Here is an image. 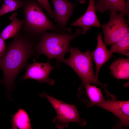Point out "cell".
Returning <instances> with one entry per match:
<instances>
[{"mask_svg": "<svg viewBox=\"0 0 129 129\" xmlns=\"http://www.w3.org/2000/svg\"><path fill=\"white\" fill-rule=\"evenodd\" d=\"M36 55L35 47L27 38L18 34L0 57V68L3 77L2 84L8 96L15 86L16 78L20 72L27 68L29 60Z\"/></svg>", "mask_w": 129, "mask_h": 129, "instance_id": "obj_1", "label": "cell"}, {"mask_svg": "<svg viewBox=\"0 0 129 129\" xmlns=\"http://www.w3.org/2000/svg\"><path fill=\"white\" fill-rule=\"evenodd\" d=\"M70 55L69 58L64 57L57 59L56 63H64L71 68L76 72L82 81V85L79 90L82 89L85 84L91 83L102 87L108 95L110 93L107 90L106 86L100 83L97 79L93 71L92 52L87 50L81 52L77 48L70 46Z\"/></svg>", "mask_w": 129, "mask_h": 129, "instance_id": "obj_2", "label": "cell"}, {"mask_svg": "<svg viewBox=\"0 0 129 129\" xmlns=\"http://www.w3.org/2000/svg\"><path fill=\"white\" fill-rule=\"evenodd\" d=\"M81 31V29H78L75 33L71 34L44 32L35 46L36 55L44 54L49 60L64 57L66 53L70 52V42Z\"/></svg>", "mask_w": 129, "mask_h": 129, "instance_id": "obj_3", "label": "cell"}, {"mask_svg": "<svg viewBox=\"0 0 129 129\" xmlns=\"http://www.w3.org/2000/svg\"><path fill=\"white\" fill-rule=\"evenodd\" d=\"M24 22L32 32L39 35L47 30H58L57 27L44 13L40 5L33 1L24 3Z\"/></svg>", "mask_w": 129, "mask_h": 129, "instance_id": "obj_4", "label": "cell"}, {"mask_svg": "<svg viewBox=\"0 0 129 129\" xmlns=\"http://www.w3.org/2000/svg\"><path fill=\"white\" fill-rule=\"evenodd\" d=\"M42 97L46 98L55 110L56 116L53 121L57 128L62 129L68 127L70 122H75L81 126L85 125L86 122L80 117L78 111L74 105L68 104L51 97L43 92L40 94Z\"/></svg>", "mask_w": 129, "mask_h": 129, "instance_id": "obj_5", "label": "cell"}, {"mask_svg": "<svg viewBox=\"0 0 129 129\" xmlns=\"http://www.w3.org/2000/svg\"><path fill=\"white\" fill-rule=\"evenodd\" d=\"M124 15L122 12L111 11L108 22L101 26L106 46L117 42L129 32L128 21L125 19Z\"/></svg>", "mask_w": 129, "mask_h": 129, "instance_id": "obj_6", "label": "cell"}, {"mask_svg": "<svg viewBox=\"0 0 129 129\" xmlns=\"http://www.w3.org/2000/svg\"><path fill=\"white\" fill-rule=\"evenodd\" d=\"M97 106L113 113L118 117L119 122L115 128H122L129 125V101L107 100L102 103L96 105Z\"/></svg>", "mask_w": 129, "mask_h": 129, "instance_id": "obj_7", "label": "cell"}, {"mask_svg": "<svg viewBox=\"0 0 129 129\" xmlns=\"http://www.w3.org/2000/svg\"><path fill=\"white\" fill-rule=\"evenodd\" d=\"M55 68L49 62L40 63L37 62L34 59L33 63L29 65L27 68L25 75L22 79L25 80L32 79L41 83L52 85L54 83L55 81L49 78V76L51 71Z\"/></svg>", "mask_w": 129, "mask_h": 129, "instance_id": "obj_8", "label": "cell"}, {"mask_svg": "<svg viewBox=\"0 0 129 129\" xmlns=\"http://www.w3.org/2000/svg\"><path fill=\"white\" fill-rule=\"evenodd\" d=\"M89 4L85 13L76 20L72 22L71 25L79 27L82 29L81 33L86 34L92 27L98 28L101 25L96 12L95 0H88Z\"/></svg>", "mask_w": 129, "mask_h": 129, "instance_id": "obj_9", "label": "cell"}, {"mask_svg": "<svg viewBox=\"0 0 129 129\" xmlns=\"http://www.w3.org/2000/svg\"><path fill=\"white\" fill-rule=\"evenodd\" d=\"M52 0L54 8L53 18L59 25L64 29L73 12L74 4L67 0Z\"/></svg>", "mask_w": 129, "mask_h": 129, "instance_id": "obj_10", "label": "cell"}, {"mask_svg": "<svg viewBox=\"0 0 129 129\" xmlns=\"http://www.w3.org/2000/svg\"><path fill=\"white\" fill-rule=\"evenodd\" d=\"M97 40L96 48L92 53L93 59L94 60L96 66L95 75L98 79V73L101 67L109 59L112 53L106 48L101 34H99L97 35Z\"/></svg>", "mask_w": 129, "mask_h": 129, "instance_id": "obj_11", "label": "cell"}, {"mask_svg": "<svg viewBox=\"0 0 129 129\" xmlns=\"http://www.w3.org/2000/svg\"><path fill=\"white\" fill-rule=\"evenodd\" d=\"M96 11L101 13L109 10L119 11L129 16V10L127 8L125 0H98L95 3Z\"/></svg>", "mask_w": 129, "mask_h": 129, "instance_id": "obj_12", "label": "cell"}, {"mask_svg": "<svg viewBox=\"0 0 129 129\" xmlns=\"http://www.w3.org/2000/svg\"><path fill=\"white\" fill-rule=\"evenodd\" d=\"M110 69L113 75L117 79H129V58L119 59L111 65Z\"/></svg>", "mask_w": 129, "mask_h": 129, "instance_id": "obj_13", "label": "cell"}, {"mask_svg": "<svg viewBox=\"0 0 129 129\" xmlns=\"http://www.w3.org/2000/svg\"><path fill=\"white\" fill-rule=\"evenodd\" d=\"M12 129H32L29 116L24 109L19 108L17 112L11 115Z\"/></svg>", "mask_w": 129, "mask_h": 129, "instance_id": "obj_14", "label": "cell"}, {"mask_svg": "<svg viewBox=\"0 0 129 129\" xmlns=\"http://www.w3.org/2000/svg\"><path fill=\"white\" fill-rule=\"evenodd\" d=\"M17 14L13 13L9 17L11 23L1 32L0 37L4 40L15 37L18 34L24 21L20 20L17 17Z\"/></svg>", "mask_w": 129, "mask_h": 129, "instance_id": "obj_15", "label": "cell"}, {"mask_svg": "<svg viewBox=\"0 0 129 129\" xmlns=\"http://www.w3.org/2000/svg\"><path fill=\"white\" fill-rule=\"evenodd\" d=\"M84 86L86 89V93L89 99L87 102L88 107H91L105 102V100L100 89L91 85L89 83L85 84Z\"/></svg>", "mask_w": 129, "mask_h": 129, "instance_id": "obj_16", "label": "cell"}, {"mask_svg": "<svg viewBox=\"0 0 129 129\" xmlns=\"http://www.w3.org/2000/svg\"><path fill=\"white\" fill-rule=\"evenodd\" d=\"M110 51L129 56V32L120 40L112 44Z\"/></svg>", "mask_w": 129, "mask_h": 129, "instance_id": "obj_17", "label": "cell"}, {"mask_svg": "<svg viewBox=\"0 0 129 129\" xmlns=\"http://www.w3.org/2000/svg\"><path fill=\"white\" fill-rule=\"evenodd\" d=\"M3 3L7 5L14 11L24 6V2L20 0H4Z\"/></svg>", "mask_w": 129, "mask_h": 129, "instance_id": "obj_18", "label": "cell"}, {"mask_svg": "<svg viewBox=\"0 0 129 129\" xmlns=\"http://www.w3.org/2000/svg\"><path fill=\"white\" fill-rule=\"evenodd\" d=\"M41 6L47 12L49 16L54 17L53 11L50 5L48 0H36Z\"/></svg>", "mask_w": 129, "mask_h": 129, "instance_id": "obj_19", "label": "cell"}, {"mask_svg": "<svg viewBox=\"0 0 129 129\" xmlns=\"http://www.w3.org/2000/svg\"><path fill=\"white\" fill-rule=\"evenodd\" d=\"M13 11L12 9L8 6L3 3L0 9V17L2 15Z\"/></svg>", "mask_w": 129, "mask_h": 129, "instance_id": "obj_20", "label": "cell"}, {"mask_svg": "<svg viewBox=\"0 0 129 129\" xmlns=\"http://www.w3.org/2000/svg\"><path fill=\"white\" fill-rule=\"evenodd\" d=\"M6 50L5 40L0 37V57L4 54Z\"/></svg>", "mask_w": 129, "mask_h": 129, "instance_id": "obj_21", "label": "cell"}, {"mask_svg": "<svg viewBox=\"0 0 129 129\" xmlns=\"http://www.w3.org/2000/svg\"><path fill=\"white\" fill-rule=\"evenodd\" d=\"M79 1L81 4H83L85 3L86 0H76Z\"/></svg>", "mask_w": 129, "mask_h": 129, "instance_id": "obj_22", "label": "cell"}, {"mask_svg": "<svg viewBox=\"0 0 129 129\" xmlns=\"http://www.w3.org/2000/svg\"><path fill=\"white\" fill-rule=\"evenodd\" d=\"M1 80H0V82H1Z\"/></svg>", "mask_w": 129, "mask_h": 129, "instance_id": "obj_23", "label": "cell"}]
</instances>
